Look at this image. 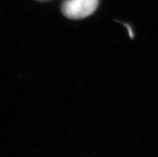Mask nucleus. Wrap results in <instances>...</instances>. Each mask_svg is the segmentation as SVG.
Segmentation results:
<instances>
[{"instance_id":"3","label":"nucleus","mask_w":158,"mask_h":157,"mask_svg":"<svg viewBox=\"0 0 158 157\" xmlns=\"http://www.w3.org/2000/svg\"><path fill=\"white\" fill-rule=\"evenodd\" d=\"M41 1H44V0H41Z\"/></svg>"},{"instance_id":"2","label":"nucleus","mask_w":158,"mask_h":157,"mask_svg":"<svg viewBox=\"0 0 158 157\" xmlns=\"http://www.w3.org/2000/svg\"><path fill=\"white\" fill-rule=\"evenodd\" d=\"M124 25L127 27V30L128 31V34H129L130 38L133 39V32H132V29H131L130 26H129V25H128V24H124Z\"/></svg>"},{"instance_id":"1","label":"nucleus","mask_w":158,"mask_h":157,"mask_svg":"<svg viewBox=\"0 0 158 157\" xmlns=\"http://www.w3.org/2000/svg\"><path fill=\"white\" fill-rule=\"evenodd\" d=\"M98 5L99 0H65L61 10L70 19H81L93 14Z\"/></svg>"}]
</instances>
